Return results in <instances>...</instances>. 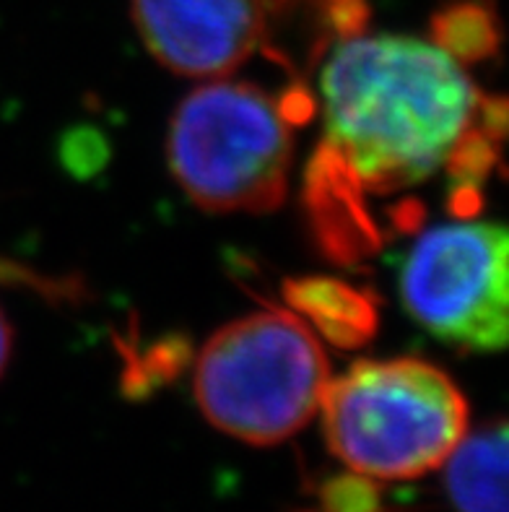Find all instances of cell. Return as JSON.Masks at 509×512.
I'll return each mask as SVG.
<instances>
[{
  "label": "cell",
  "instance_id": "cell-1",
  "mask_svg": "<svg viewBox=\"0 0 509 512\" xmlns=\"http://www.w3.org/2000/svg\"><path fill=\"white\" fill-rule=\"evenodd\" d=\"M320 97L325 136L304 172V206L323 253L356 263L382 245L369 198L445 169L486 97L434 42L395 34L341 39Z\"/></svg>",
  "mask_w": 509,
  "mask_h": 512
},
{
  "label": "cell",
  "instance_id": "cell-2",
  "mask_svg": "<svg viewBox=\"0 0 509 512\" xmlns=\"http://www.w3.org/2000/svg\"><path fill=\"white\" fill-rule=\"evenodd\" d=\"M310 107L307 94L278 99L242 81L190 91L167 136L174 180L203 211H276L289 193L294 125Z\"/></svg>",
  "mask_w": 509,
  "mask_h": 512
},
{
  "label": "cell",
  "instance_id": "cell-3",
  "mask_svg": "<svg viewBox=\"0 0 509 512\" xmlns=\"http://www.w3.org/2000/svg\"><path fill=\"white\" fill-rule=\"evenodd\" d=\"M330 453L364 479L432 474L468 432V403L452 377L421 359H364L328 380L320 401Z\"/></svg>",
  "mask_w": 509,
  "mask_h": 512
},
{
  "label": "cell",
  "instance_id": "cell-4",
  "mask_svg": "<svg viewBox=\"0 0 509 512\" xmlns=\"http://www.w3.org/2000/svg\"><path fill=\"white\" fill-rule=\"evenodd\" d=\"M330 362L289 310H258L213 333L195 364V401L213 427L247 445H278L320 411Z\"/></svg>",
  "mask_w": 509,
  "mask_h": 512
},
{
  "label": "cell",
  "instance_id": "cell-5",
  "mask_svg": "<svg viewBox=\"0 0 509 512\" xmlns=\"http://www.w3.org/2000/svg\"><path fill=\"white\" fill-rule=\"evenodd\" d=\"M507 229L455 221L424 232L400 271V297L421 328L465 351L507 344Z\"/></svg>",
  "mask_w": 509,
  "mask_h": 512
},
{
  "label": "cell",
  "instance_id": "cell-6",
  "mask_svg": "<svg viewBox=\"0 0 509 512\" xmlns=\"http://www.w3.org/2000/svg\"><path fill=\"white\" fill-rule=\"evenodd\" d=\"M143 45L169 71L232 73L271 42L273 0H130Z\"/></svg>",
  "mask_w": 509,
  "mask_h": 512
},
{
  "label": "cell",
  "instance_id": "cell-7",
  "mask_svg": "<svg viewBox=\"0 0 509 512\" xmlns=\"http://www.w3.org/2000/svg\"><path fill=\"white\" fill-rule=\"evenodd\" d=\"M284 297L312 331L338 349H356L377 333V302L369 292L330 276L289 279Z\"/></svg>",
  "mask_w": 509,
  "mask_h": 512
},
{
  "label": "cell",
  "instance_id": "cell-8",
  "mask_svg": "<svg viewBox=\"0 0 509 512\" xmlns=\"http://www.w3.org/2000/svg\"><path fill=\"white\" fill-rule=\"evenodd\" d=\"M439 468H445V492L455 512H507L504 422L465 432Z\"/></svg>",
  "mask_w": 509,
  "mask_h": 512
},
{
  "label": "cell",
  "instance_id": "cell-9",
  "mask_svg": "<svg viewBox=\"0 0 509 512\" xmlns=\"http://www.w3.org/2000/svg\"><path fill=\"white\" fill-rule=\"evenodd\" d=\"M432 42L460 65L494 58L502 42L491 0H450L432 16Z\"/></svg>",
  "mask_w": 509,
  "mask_h": 512
},
{
  "label": "cell",
  "instance_id": "cell-10",
  "mask_svg": "<svg viewBox=\"0 0 509 512\" xmlns=\"http://www.w3.org/2000/svg\"><path fill=\"white\" fill-rule=\"evenodd\" d=\"M276 16L302 13L320 29L323 37H354L367 21L369 0H273Z\"/></svg>",
  "mask_w": 509,
  "mask_h": 512
},
{
  "label": "cell",
  "instance_id": "cell-11",
  "mask_svg": "<svg viewBox=\"0 0 509 512\" xmlns=\"http://www.w3.org/2000/svg\"><path fill=\"white\" fill-rule=\"evenodd\" d=\"M0 286H24L50 302H81L86 297L84 284L76 276H47L6 258H0Z\"/></svg>",
  "mask_w": 509,
  "mask_h": 512
},
{
  "label": "cell",
  "instance_id": "cell-12",
  "mask_svg": "<svg viewBox=\"0 0 509 512\" xmlns=\"http://www.w3.org/2000/svg\"><path fill=\"white\" fill-rule=\"evenodd\" d=\"M323 505L328 512H380V497L372 479L351 474L325 484Z\"/></svg>",
  "mask_w": 509,
  "mask_h": 512
},
{
  "label": "cell",
  "instance_id": "cell-13",
  "mask_svg": "<svg viewBox=\"0 0 509 512\" xmlns=\"http://www.w3.org/2000/svg\"><path fill=\"white\" fill-rule=\"evenodd\" d=\"M11 349H13L11 323H8L6 312H3V307H0V377H3V372H6V367H8Z\"/></svg>",
  "mask_w": 509,
  "mask_h": 512
}]
</instances>
